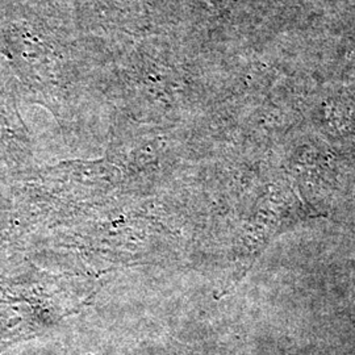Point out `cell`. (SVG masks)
<instances>
[{
  "instance_id": "cell-2",
  "label": "cell",
  "mask_w": 355,
  "mask_h": 355,
  "mask_svg": "<svg viewBox=\"0 0 355 355\" xmlns=\"http://www.w3.org/2000/svg\"><path fill=\"white\" fill-rule=\"evenodd\" d=\"M8 214H10V203L0 204V245L6 240V233L8 227Z\"/></svg>"
},
{
  "instance_id": "cell-1",
  "label": "cell",
  "mask_w": 355,
  "mask_h": 355,
  "mask_svg": "<svg viewBox=\"0 0 355 355\" xmlns=\"http://www.w3.org/2000/svg\"><path fill=\"white\" fill-rule=\"evenodd\" d=\"M44 293L31 272L0 275V353L51 324Z\"/></svg>"
}]
</instances>
